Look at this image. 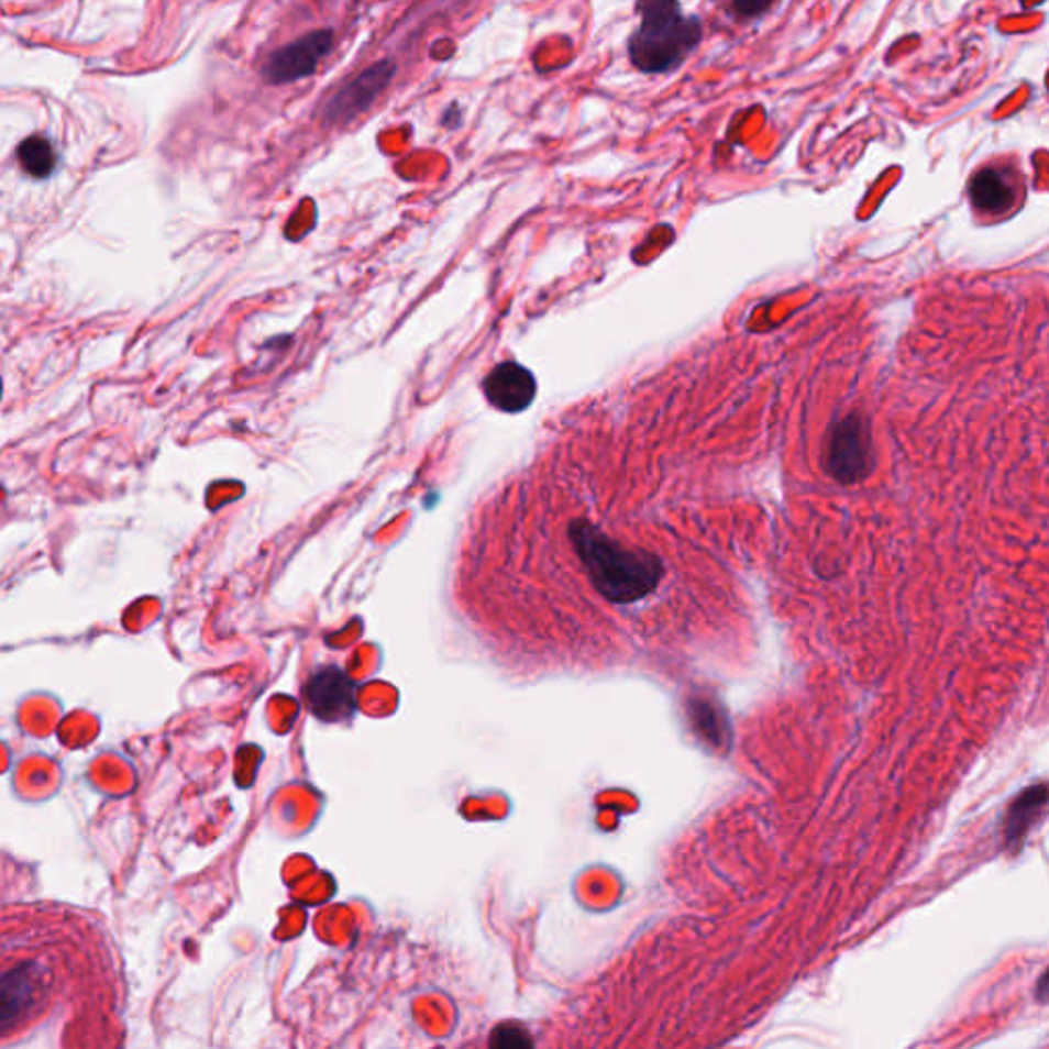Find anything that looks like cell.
Instances as JSON below:
<instances>
[{"instance_id":"obj_7","label":"cell","mask_w":1049,"mask_h":1049,"mask_svg":"<svg viewBox=\"0 0 1049 1049\" xmlns=\"http://www.w3.org/2000/svg\"><path fill=\"white\" fill-rule=\"evenodd\" d=\"M391 73H394L391 64H377L372 70L363 73L353 85H349L341 95H336L332 99V103L329 106L330 118L332 120L351 118L363 107L369 106L375 95L388 85Z\"/></svg>"},{"instance_id":"obj_10","label":"cell","mask_w":1049,"mask_h":1049,"mask_svg":"<svg viewBox=\"0 0 1049 1049\" xmlns=\"http://www.w3.org/2000/svg\"><path fill=\"white\" fill-rule=\"evenodd\" d=\"M732 9H735L736 13H740V15H742V13L757 15V13H761V11H766V9H769V2H735V4H732Z\"/></svg>"},{"instance_id":"obj_5","label":"cell","mask_w":1049,"mask_h":1049,"mask_svg":"<svg viewBox=\"0 0 1049 1049\" xmlns=\"http://www.w3.org/2000/svg\"><path fill=\"white\" fill-rule=\"evenodd\" d=\"M1019 183L1013 173L1001 166H984L970 183V199L975 211L984 216H1005L1017 208Z\"/></svg>"},{"instance_id":"obj_1","label":"cell","mask_w":1049,"mask_h":1049,"mask_svg":"<svg viewBox=\"0 0 1049 1049\" xmlns=\"http://www.w3.org/2000/svg\"><path fill=\"white\" fill-rule=\"evenodd\" d=\"M638 11L642 21L630 37V58L642 73L673 70L704 37L699 19L683 15L675 2H642Z\"/></svg>"},{"instance_id":"obj_8","label":"cell","mask_w":1049,"mask_h":1049,"mask_svg":"<svg viewBox=\"0 0 1049 1049\" xmlns=\"http://www.w3.org/2000/svg\"><path fill=\"white\" fill-rule=\"evenodd\" d=\"M16 156L21 166L35 179H45L56 168V151L42 135H31L21 142Z\"/></svg>"},{"instance_id":"obj_3","label":"cell","mask_w":1049,"mask_h":1049,"mask_svg":"<svg viewBox=\"0 0 1049 1049\" xmlns=\"http://www.w3.org/2000/svg\"><path fill=\"white\" fill-rule=\"evenodd\" d=\"M334 44L332 31H312L296 40L294 44L285 45L270 54L269 60L263 68V76L267 82L284 85L294 82L306 76L314 75L320 60L329 54Z\"/></svg>"},{"instance_id":"obj_9","label":"cell","mask_w":1049,"mask_h":1049,"mask_svg":"<svg viewBox=\"0 0 1049 1049\" xmlns=\"http://www.w3.org/2000/svg\"><path fill=\"white\" fill-rule=\"evenodd\" d=\"M490 1049H533V1037L521 1023L507 1020L493 1029Z\"/></svg>"},{"instance_id":"obj_4","label":"cell","mask_w":1049,"mask_h":1049,"mask_svg":"<svg viewBox=\"0 0 1049 1049\" xmlns=\"http://www.w3.org/2000/svg\"><path fill=\"white\" fill-rule=\"evenodd\" d=\"M482 388L490 405L503 412L515 415L523 412L524 408L533 402L538 382L533 374L517 361H505L486 375Z\"/></svg>"},{"instance_id":"obj_6","label":"cell","mask_w":1049,"mask_h":1049,"mask_svg":"<svg viewBox=\"0 0 1049 1049\" xmlns=\"http://www.w3.org/2000/svg\"><path fill=\"white\" fill-rule=\"evenodd\" d=\"M42 982L33 965L16 968L0 978V1031L13 1029L19 1020L30 1015L40 1001Z\"/></svg>"},{"instance_id":"obj_2","label":"cell","mask_w":1049,"mask_h":1049,"mask_svg":"<svg viewBox=\"0 0 1049 1049\" xmlns=\"http://www.w3.org/2000/svg\"><path fill=\"white\" fill-rule=\"evenodd\" d=\"M871 437L865 419L849 415L832 427L826 448V470L839 482H857L870 472Z\"/></svg>"}]
</instances>
